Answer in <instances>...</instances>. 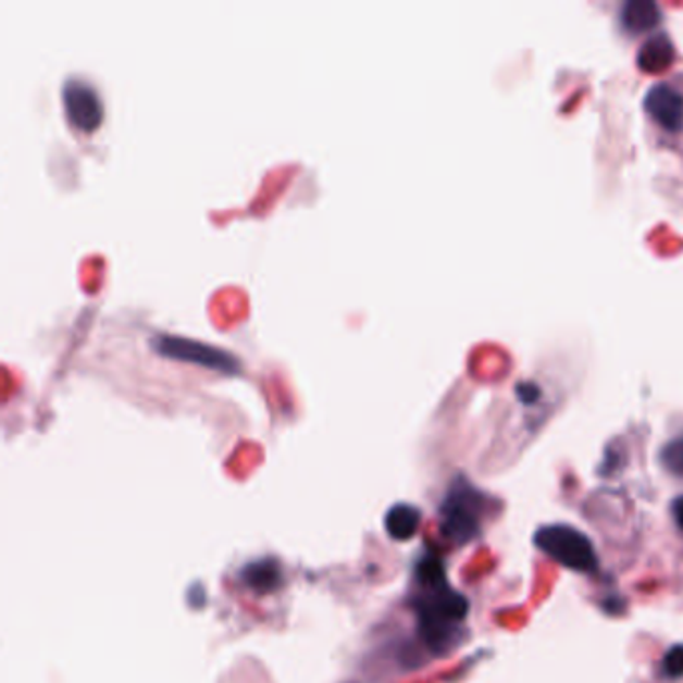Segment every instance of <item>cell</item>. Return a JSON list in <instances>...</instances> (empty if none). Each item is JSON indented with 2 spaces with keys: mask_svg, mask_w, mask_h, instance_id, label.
<instances>
[{
  "mask_svg": "<svg viewBox=\"0 0 683 683\" xmlns=\"http://www.w3.org/2000/svg\"><path fill=\"white\" fill-rule=\"evenodd\" d=\"M663 670L670 678L683 675V646L671 647L663 658Z\"/></svg>",
  "mask_w": 683,
  "mask_h": 683,
  "instance_id": "obj_11",
  "label": "cell"
},
{
  "mask_svg": "<svg viewBox=\"0 0 683 683\" xmlns=\"http://www.w3.org/2000/svg\"><path fill=\"white\" fill-rule=\"evenodd\" d=\"M621 21L632 33H646L659 25L661 13L658 4L651 0H630L621 11Z\"/></svg>",
  "mask_w": 683,
  "mask_h": 683,
  "instance_id": "obj_10",
  "label": "cell"
},
{
  "mask_svg": "<svg viewBox=\"0 0 683 683\" xmlns=\"http://www.w3.org/2000/svg\"><path fill=\"white\" fill-rule=\"evenodd\" d=\"M425 589L418 601L419 633L430 649H449L457 642V625L468 616V599L447 582Z\"/></svg>",
  "mask_w": 683,
  "mask_h": 683,
  "instance_id": "obj_1",
  "label": "cell"
},
{
  "mask_svg": "<svg viewBox=\"0 0 683 683\" xmlns=\"http://www.w3.org/2000/svg\"><path fill=\"white\" fill-rule=\"evenodd\" d=\"M673 518H675L678 525L683 530V497L673 501Z\"/></svg>",
  "mask_w": 683,
  "mask_h": 683,
  "instance_id": "obj_12",
  "label": "cell"
},
{
  "mask_svg": "<svg viewBox=\"0 0 683 683\" xmlns=\"http://www.w3.org/2000/svg\"><path fill=\"white\" fill-rule=\"evenodd\" d=\"M64 114L73 127L83 133H92L101 127L104 119V102L101 92L87 78L71 76L63 83Z\"/></svg>",
  "mask_w": 683,
  "mask_h": 683,
  "instance_id": "obj_5",
  "label": "cell"
},
{
  "mask_svg": "<svg viewBox=\"0 0 683 683\" xmlns=\"http://www.w3.org/2000/svg\"><path fill=\"white\" fill-rule=\"evenodd\" d=\"M240 578L245 585L257 594H271L283 583L281 566L275 559H261V561L249 563L240 573Z\"/></svg>",
  "mask_w": 683,
  "mask_h": 683,
  "instance_id": "obj_7",
  "label": "cell"
},
{
  "mask_svg": "<svg viewBox=\"0 0 683 683\" xmlns=\"http://www.w3.org/2000/svg\"><path fill=\"white\" fill-rule=\"evenodd\" d=\"M481 495L469 485H456L442 506V532L456 544H468L481 523Z\"/></svg>",
  "mask_w": 683,
  "mask_h": 683,
  "instance_id": "obj_4",
  "label": "cell"
},
{
  "mask_svg": "<svg viewBox=\"0 0 683 683\" xmlns=\"http://www.w3.org/2000/svg\"><path fill=\"white\" fill-rule=\"evenodd\" d=\"M421 513L418 507L409 504L393 506L385 516V530L395 542H409L419 530Z\"/></svg>",
  "mask_w": 683,
  "mask_h": 683,
  "instance_id": "obj_9",
  "label": "cell"
},
{
  "mask_svg": "<svg viewBox=\"0 0 683 683\" xmlns=\"http://www.w3.org/2000/svg\"><path fill=\"white\" fill-rule=\"evenodd\" d=\"M673 45L668 35H656L644 42L642 51L637 54V64L646 73H661L673 63Z\"/></svg>",
  "mask_w": 683,
  "mask_h": 683,
  "instance_id": "obj_8",
  "label": "cell"
},
{
  "mask_svg": "<svg viewBox=\"0 0 683 683\" xmlns=\"http://www.w3.org/2000/svg\"><path fill=\"white\" fill-rule=\"evenodd\" d=\"M149 343H151L152 351L161 355V357L203 365V368L213 369L219 373L237 375L243 368L237 355L219 347L215 343L201 342V339H193V337H185V335H177V333H165V331L154 333Z\"/></svg>",
  "mask_w": 683,
  "mask_h": 683,
  "instance_id": "obj_2",
  "label": "cell"
},
{
  "mask_svg": "<svg viewBox=\"0 0 683 683\" xmlns=\"http://www.w3.org/2000/svg\"><path fill=\"white\" fill-rule=\"evenodd\" d=\"M646 111L659 127L670 133L683 127V95L670 85H654L647 90Z\"/></svg>",
  "mask_w": 683,
  "mask_h": 683,
  "instance_id": "obj_6",
  "label": "cell"
},
{
  "mask_svg": "<svg viewBox=\"0 0 683 683\" xmlns=\"http://www.w3.org/2000/svg\"><path fill=\"white\" fill-rule=\"evenodd\" d=\"M535 545L554 557L557 563L578 571L592 573L597 570L594 545L582 532L570 525H545L535 533Z\"/></svg>",
  "mask_w": 683,
  "mask_h": 683,
  "instance_id": "obj_3",
  "label": "cell"
}]
</instances>
